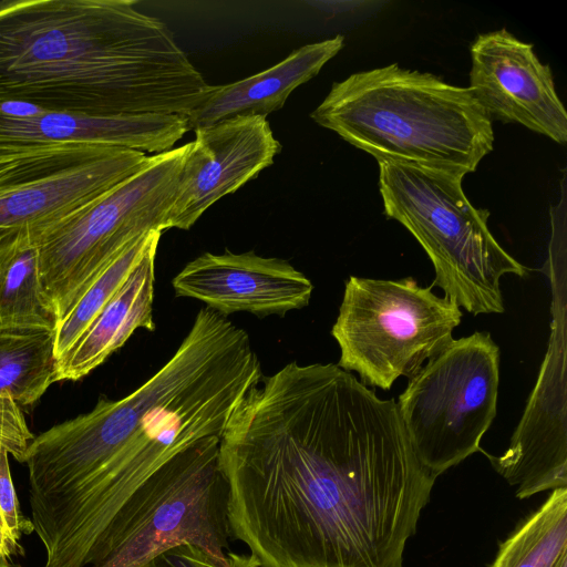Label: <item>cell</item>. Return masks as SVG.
<instances>
[{
  "instance_id": "12",
  "label": "cell",
  "mask_w": 567,
  "mask_h": 567,
  "mask_svg": "<svg viewBox=\"0 0 567 567\" xmlns=\"http://www.w3.org/2000/svg\"><path fill=\"white\" fill-rule=\"evenodd\" d=\"M166 226L189 229L218 199L274 163L281 144L262 116H238L195 130Z\"/></svg>"
},
{
  "instance_id": "1",
  "label": "cell",
  "mask_w": 567,
  "mask_h": 567,
  "mask_svg": "<svg viewBox=\"0 0 567 567\" xmlns=\"http://www.w3.org/2000/svg\"><path fill=\"white\" fill-rule=\"evenodd\" d=\"M231 536L260 567H403L436 477L394 399L334 363L289 362L220 436Z\"/></svg>"
},
{
  "instance_id": "13",
  "label": "cell",
  "mask_w": 567,
  "mask_h": 567,
  "mask_svg": "<svg viewBox=\"0 0 567 567\" xmlns=\"http://www.w3.org/2000/svg\"><path fill=\"white\" fill-rule=\"evenodd\" d=\"M176 297L199 300L219 315L285 316L308 306L312 282L287 260L254 251L204 252L172 280Z\"/></svg>"
},
{
  "instance_id": "5",
  "label": "cell",
  "mask_w": 567,
  "mask_h": 567,
  "mask_svg": "<svg viewBox=\"0 0 567 567\" xmlns=\"http://www.w3.org/2000/svg\"><path fill=\"white\" fill-rule=\"evenodd\" d=\"M462 178L408 164L379 162L388 218L402 224L429 256L435 286L473 316L505 310L501 279L527 269L488 228L489 212L467 199Z\"/></svg>"
},
{
  "instance_id": "11",
  "label": "cell",
  "mask_w": 567,
  "mask_h": 567,
  "mask_svg": "<svg viewBox=\"0 0 567 567\" xmlns=\"http://www.w3.org/2000/svg\"><path fill=\"white\" fill-rule=\"evenodd\" d=\"M472 94L487 115L517 123L559 144L567 142V112L549 65L530 43L505 29L477 35L471 47Z\"/></svg>"
},
{
  "instance_id": "20",
  "label": "cell",
  "mask_w": 567,
  "mask_h": 567,
  "mask_svg": "<svg viewBox=\"0 0 567 567\" xmlns=\"http://www.w3.org/2000/svg\"><path fill=\"white\" fill-rule=\"evenodd\" d=\"M162 235L151 231L130 245L92 284L54 330V353L59 361L69 352L126 280L152 240Z\"/></svg>"
},
{
  "instance_id": "16",
  "label": "cell",
  "mask_w": 567,
  "mask_h": 567,
  "mask_svg": "<svg viewBox=\"0 0 567 567\" xmlns=\"http://www.w3.org/2000/svg\"><path fill=\"white\" fill-rule=\"evenodd\" d=\"M157 235L126 280L58 363V381H78L118 350L135 330H155L153 319Z\"/></svg>"
},
{
  "instance_id": "3",
  "label": "cell",
  "mask_w": 567,
  "mask_h": 567,
  "mask_svg": "<svg viewBox=\"0 0 567 567\" xmlns=\"http://www.w3.org/2000/svg\"><path fill=\"white\" fill-rule=\"evenodd\" d=\"M131 0H1L0 101L85 116H187L212 85Z\"/></svg>"
},
{
  "instance_id": "23",
  "label": "cell",
  "mask_w": 567,
  "mask_h": 567,
  "mask_svg": "<svg viewBox=\"0 0 567 567\" xmlns=\"http://www.w3.org/2000/svg\"><path fill=\"white\" fill-rule=\"evenodd\" d=\"M23 553V548L20 544L11 540L1 529H0V556L10 558L12 556H17Z\"/></svg>"
},
{
  "instance_id": "15",
  "label": "cell",
  "mask_w": 567,
  "mask_h": 567,
  "mask_svg": "<svg viewBox=\"0 0 567 567\" xmlns=\"http://www.w3.org/2000/svg\"><path fill=\"white\" fill-rule=\"evenodd\" d=\"M336 35L292 51L271 68L226 85H212L205 100L186 117L197 130L238 116H262L280 110L291 92L315 78L343 48Z\"/></svg>"
},
{
  "instance_id": "14",
  "label": "cell",
  "mask_w": 567,
  "mask_h": 567,
  "mask_svg": "<svg viewBox=\"0 0 567 567\" xmlns=\"http://www.w3.org/2000/svg\"><path fill=\"white\" fill-rule=\"evenodd\" d=\"M189 131L178 114L85 116L23 101H0V147L96 144L161 154Z\"/></svg>"
},
{
  "instance_id": "10",
  "label": "cell",
  "mask_w": 567,
  "mask_h": 567,
  "mask_svg": "<svg viewBox=\"0 0 567 567\" xmlns=\"http://www.w3.org/2000/svg\"><path fill=\"white\" fill-rule=\"evenodd\" d=\"M150 159L138 151L96 144L0 147V230L53 224Z\"/></svg>"
},
{
  "instance_id": "22",
  "label": "cell",
  "mask_w": 567,
  "mask_h": 567,
  "mask_svg": "<svg viewBox=\"0 0 567 567\" xmlns=\"http://www.w3.org/2000/svg\"><path fill=\"white\" fill-rule=\"evenodd\" d=\"M33 439L20 405L9 398H0V462L7 453L23 463Z\"/></svg>"
},
{
  "instance_id": "2",
  "label": "cell",
  "mask_w": 567,
  "mask_h": 567,
  "mask_svg": "<svg viewBox=\"0 0 567 567\" xmlns=\"http://www.w3.org/2000/svg\"><path fill=\"white\" fill-rule=\"evenodd\" d=\"M264 375L248 333L202 308L168 361L120 400L34 436L25 464L76 535L100 546L118 513L166 462L221 436L243 395Z\"/></svg>"
},
{
  "instance_id": "6",
  "label": "cell",
  "mask_w": 567,
  "mask_h": 567,
  "mask_svg": "<svg viewBox=\"0 0 567 567\" xmlns=\"http://www.w3.org/2000/svg\"><path fill=\"white\" fill-rule=\"evenodd\" d=\"M188 143L151 156L137 173L35 235L42 293L58 324L135 240L167 230Z\"/></svg>"
},
{
  "instance_id": "24",
  "label": "cell",
  "mask_w": 567,
  "mask_h": 567,
  "mask_svg": "<svg viewBox=\"0 0 567 567\" xmlns=\"http://www.w3.org/2000/svg\"><path fill=\"white\" fill-rule=\"evenodd\" d=\"M0 567H13V564L10 558L0 556Z\"/></svg>"
},
{
  "instance_id": "18",
  "label": "cell",
  "mask_w": 567,
  "mask_h": 567,
  "mask_svg": "<svg viewBox=\"0 0 567 567\" xmlns=\"http://www.w3.org/2000/svg\"><path fill=\"white\" fill-rule=\"evenodd\" d=\"M56 379L54 331L0 330V398L31 405Z\"/></svg>"
},
{
  "instance_id": "19",
  "label": "cell",
  "mask_w": 567,
  "mask_h": 567,
  "mask_svg": "<svg viewBox=\"0 0 567 567\" xmlns=\"http://www.w3.org/2000/svg\"><path fill=\"white\" fill-rule=\"evenodd\" d=\"M565 560L567 488H558L499 545L492 567H559Z\"/></svg>"
},
{
  "instance_id": "8",
  "label": "cell",
  "mask_w": 567,
  "mask_h": 567,
  "mask_svg": "<svg viewBox=\"0 0 567 567\" xmlns=\"http://www.w3.org/2000/svg\"><path fill=\"white\" fill-rule=\"evenodd\" d=\"M462 317L454 300L412 277L350 276L331 329L340 348L337 365L357 372L367 385L390 390L453 340Z\"/></svg>"
},
{
  "instance_id": "9",
  "label": "cell",
  "mask_w": 567,
  "mask_h": 567,
  "mask_svg": "<svg viewBox=\"0 0 567 567\" xmlns=\"http://www.w3.org/2000/svg\"><path fill=\"white\" fill-rule=\"evenodd\" d=\"M498 384L499 348L478 331L453 339L409 378L396 406L414 453L435 477L481 451Z\"/></svg>"
},
{
  "instance_id": "17",
  "label": "cell",
  "mask_w": 567,
  "mask_h": 567,
  "mask_svg": "<svg viewBox=\"0 0 567 567\" xmlns=\"http://www.w3.org/2000/svg\"><path fill=\"white\" fill-rule=\"evenodd\" d=\"M56 327L41 289L33 228L0 230V330L54 331Z\"/></svg>"
},
{
  "instance_id": "4",
  "label": "cell",
  "mask_w": 567,
  "mask_h": 567,
  "mask_svg": "<svg viewBox=\"0 0 567 567\" xmlns=\"http://www.w3.org/2000/svg\"><path fill=\"white\" fill-rule=\"evenodd\" d=\"M310 117L378 163L462 179L494 144L492 120L468 87L396 63L333 83Z\"/></svg>"
},
{
  "instance_id": "21",
  "label": "cell",
  "mask_w": 567,
  "mask_h": 567,
  "mask_svg": "<svg viewBox=\"0 0 567 567\" xmlns=\"http://www.w3.org/2000/svg\"><path fill=\"white\" fill-rule=\"evenodd\" d=\"M142 567H260L251 554L227 553V559H218L205 549L184 544L171 548Z\"/></svg>"
},
{
  "instance_id": "7",
  "label": "cell",
  "mask_w": 567,
  "mask_h": 567,
  "mask_svg": "<svg viewBox=\"0 0 567 567\" xmlns=\"http://www.w3.org/2000/svg\"><path fill=\"white\" fill-rule=\"evenodd\" d=\"M219 442L202 439L151 475L118 513L91 567H142L184 544L227 559L233 536Z\"/></svg>"
}]
</instances>
